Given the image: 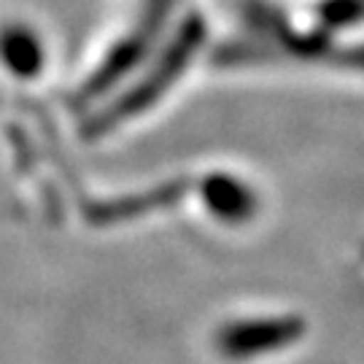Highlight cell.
Instances as JSON below:
<instances>
[{"mask_svg": "<svg viewBox=\"0 0 364 364\" xmlns=\"http://www.w3.org/2000/svg\"><path fill=\"white\" fill-rule=\"evenodd\" d=\"M289 335H294V326L275 321L270 316H257V318H237L221 326L219 348L232 359H251V356H264L278 343H284Z\"/></svg>", "mask_w": 364, "mask_h": 364, "instance_id": "1", "label": "cell"}, {"mask_svg": "<svg viewBox=\"0 0 364 364\" xmlns=\"http://www.w3.org/2000/svg\"><path fill=\"white\" fill-rule=\"evenodd\" d=\"M203 195L213 219L221 224H246L254 216V192L235 176H210L203 181Z\"/></svg>", "mask_w": 364, "mask_h": 364, "instance_id": "3", "label": "cell"}, {"mask_svg": "<svg viewBox=\"0 0 364 364\" xmlns=\"http://www.w3.org/2000/svg\"><path fill=\"white\" fill-rule=\"evenodd\" d=\"M0 65L16 78H38L43 70V41L25 22L0 27Z\"/></svg>", "mask_w": 364, "mask_h": 364, "instance_id": "2", "label": "cell"}]
</instances>
